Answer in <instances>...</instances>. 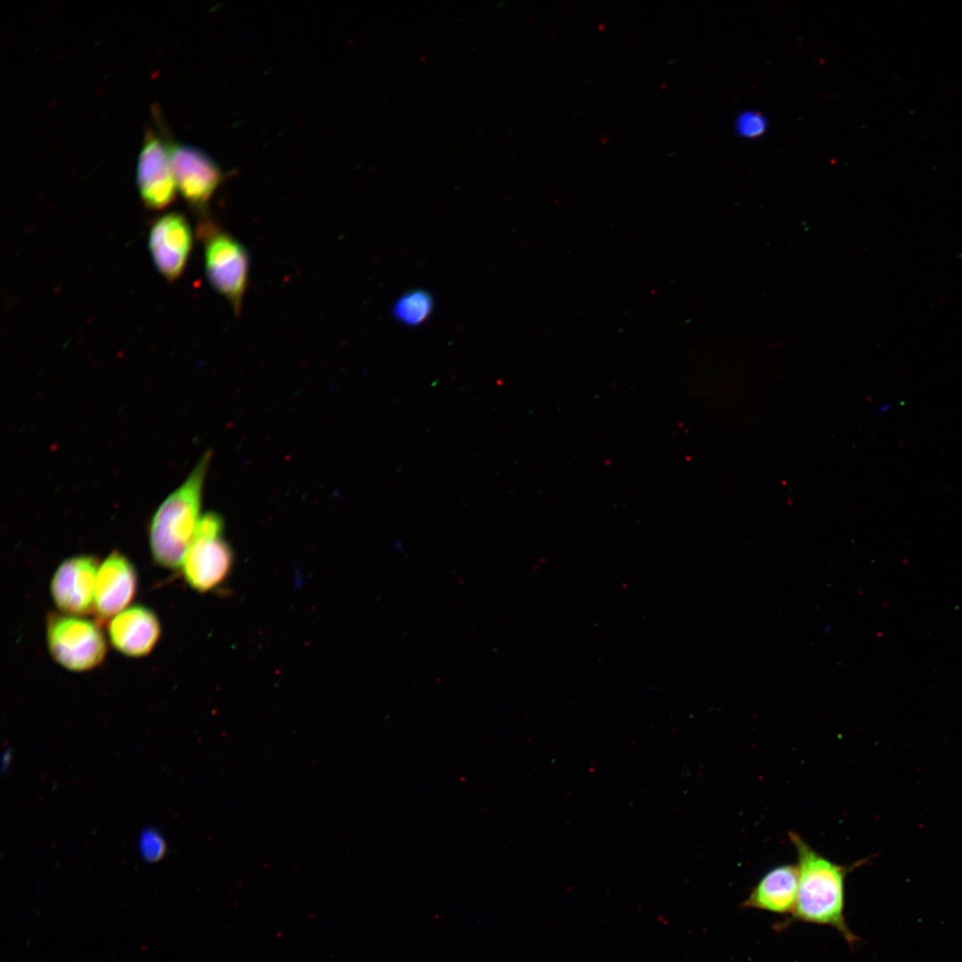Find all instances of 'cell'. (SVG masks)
<instances>
[{
	"label": "cell",
	"mask_w": 962,
	"mask_h": 962,
	"mask_svg": "<svg viewBox=\"0 0 962 962\" xmlns=\"http://www.w3.org/2000/svg\"><path fill=\"white\" fill-rule=\"evenodd\" d=\"M789 838L797 855L798 892L792 915L786 922L777 925V929L797 922L827 925L853 947L859 938L845 920L844 884L848 872L857 864H836L814 850L797 833L790 832Z\"/></svg>",
	"instance_id": "cell-1"
},
{
	"label": "cell",
	"mask_w": 962,
	"mask_h": 962,
	"mask_svg": "<svg viewBox=\"0 0 962 962\" xmlns=\"http://www.w3.org/2000/svg\"><path fill=\"white\" fill-rule=\"evenodd\" d=\"M207 452L186 480L161 503L150 526V547L153 558L163 567L182 566L201 518L203 485L210 462Z\"/></svg>",
	"instance_id": "cell-2"
},
{
	"label": "cell",
	"mask_w": 962,
	"mask_h": 962,
	"mask_svg": "<svg viewBox=\"0 0 962 962\" xmlns=\"http://www.w3.org/2000/svg\"><path fill=\"white\" fill-rule=\"evenodd\" d=\"M224 520L215 512L203 515L182 563L187 583L195 591H210L227 578L233 552L224 538Z\"/></svg>",
	"instance_id": "cell-3"
},
{
	"label": "cell",
	"mask_w": 962,
	"mask_h": 962,
	"mask_svg": "<svg viewBox=\"0 0 962 962\" xmlns=\"http://www.w3.org/2000/svg\"><path fill=\"white\" fill-rule=\"evenodd\" d=\"M46 640L53 658L69 671L94 669L106 656V640L99 625L76 616L50 614Z\"/></svg>",
	"instance_id": "cell-4"
},
{
	"label": "cell",
	"mask_w": 962,
	"mask_h": 962,
	"mask_svg": "<svg viewBox=\"0 0 962 962\" xmlns=\"http://www.w3.org/2000/svg\"><path fill=\"white\" fill-rule=\"evenodd\" d=\"M205 265L210 284L239 314L249 279L246 249L226 232H211L205 244Z\"/></svg>",
	"instance_id": "cell-5"
},
{
	"label": "cell",
	"mask_w": 962,
	"mask_h": 962,
	"mask_svg": "<svg viewBox=\"0 0 962 962\" xmlns=\"http://www.w3.org/2000/svg\"><path fill=\"white\" fill-rule=\"evenodd\" d=\"M98 560L92 556L65 559L51 581V595L57 607L69 616H84L94 611Z\"/></svg>",
	"instance_id": "cell-6"
},
{
	"label": "cell",
	"mask_w": 962,
	"mask_h": 962,
	"mask_svg": "<svg viewBox=\"0 0 962 962\" xmlns=\"http://www.w3.org/2000/svg\"><path fill=\"white\" fill-rule=\"evenodd\" d=\"M136 181L142 200L150 208L161 209L175 198L176 183L169 146L151 131L145 135L139 154Z\"/></svg>",
	"instance_id": "cell-7"
},
{
	"label": "cell",
	"mask_w": 962,
	"mask_h": 962,
	"mask_svg": "<svg viewBox=\"0 0 962 962\" xmlns=\"http://www.w3.org/2000/svg\"><path fill=\"white\" fill-rule=\"evenodd\" d=\"M174 177L183 198L194 207H203L221 182V171L204 151L190 145L169 146Z\"/></svg>",
	"instance_id": "cell-8"
},
{
	"label": "cell",
	"mask_w": 962,
	"mask_h": 962,
	"mask_svg": "<svg viewBox=\"0 0 962 962\" xmlns=\"http://www.w3.org/2000/svg\"><path fill=\"white\" fill-rule=\"evenodd\" d=\"M149 245L157 269L175 281L183 273L192 246L188 221L178 213L160 216L151 226Z\"/></svg>",
	"instance_id": "cell-9"
},
{
	"label": "cell",
	"mask_w": 962,
	"mask_h": 962,
	"mask_svg": "<svg viewBox=\"0 0 962 962\" xmlns=\"http://www.w3.org/2000/svg\"><path fill=\"white\" fill-rule=\"evenodd\" d=\"M137 584L135 569L129 559L117 550L100 565L96 579L94 612L104 622L126 608Z\"/></svg>",
	"instance_id": "cell-10"
},
{
	"label": "cell",
	"mask_w": 962,
	"mask_h": 962,
	"mask_svg": "<svg viewBox=\"0 0 962 962\" xmlns=\"http://www.w3.org/2000/svg\"><path fill=\"white\" fill-rule=\"evenodd\" d=\"M109 638L121 654L142 657L150 654L160 636L155 613L144 606H133L115 616L109 624Z\"/></svg>",
	"instance_id": "cell-11"
},
{
	"label": "cell",
	"mask_w": 962,
	"mask_h": 962,
	"mask_svg": "<svg viewBox=\"0 0 962 962\" xmlns=\"http://www.w3.org/2000/svg\"><path fill=\"white\" fill-rule=\"evenodd\" d=\"M797 892L796 865H778L760 878L741 907L791 916L795 907Z\"/></svg>",
	"instance_id": "cell-12"
},
{
	"label": "cell",
	"mask_w": 962,
	"mask_h": 962,
	"mask_svg": "<svg viewBox=\"0 0 962 962\" xmlns=\"http://www.w3.org/2000/svg\"><path fill=\"white\" fill-rule=\"evenodd\" d=\"M433 309L431 296L424 290H412L401 296L394 305L393 314L400 322L415 326L422 323Z\"/></svg>",
	"instance_id": "cell-13"
},
{
	"label": "cell",
	"mask_w": 962,
	"mask_h": 962,
	"mask_svg": "<svg viewBox=\"0 0 962 962\" xmlns=\"http://www.w3.org/2000/svg\"><path fill=\"white\" fill-rule=\"evenodd\" d=\"M140 851L148 861H157L165 853V842L156 831H144L140 838Z\"/></svg>",
	"instance_id": "cell-14"
},
{
	"label": "cell",
	"mask_w": 962,
	"mask_h": 962,
	"mask_svg": "<svg viewBox=\"0 0 962 962\" xmlns=\"http://www.w3.org/2000/svg\"><path fill=\"white\" fill-rule=\"evenodd\" d=\"M739 126L746 135H757L762 132L763 122L760 117L749 114L742 118Z\"/></svg>",
	"instance_id": "cell-15"
}]
</instances>
